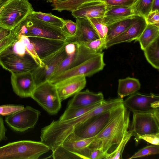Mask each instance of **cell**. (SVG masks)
Returning <instances> with one entry per match:
<instances>
[{
  "label": "cell",
  "instance_id": "obj_32",
  "mask_svg": "<svg viewBox=\"0 0 159 159\" xmlns=\"http://www.w3.org/2000/svg\"><path fill=\"white\" fill-rule=\"evenodd\" d=\"M52 152L51 157L54 159H82L79 155L69 151L61 145L57 147Z\"/></svg>",
  "mask_w": 159,
  "mask_h": 159
},
{
  "label": "cell",
  "instance_id": "obj_40",
  "mask_svg": "<svg viewBox=\"0 0 159 159\" xmlns=\"http://www.w3.org/2000/svg\"><path fill=\"white\" fill-rule=\"evenodd\" d=\"M23 105L18 104H5L0 106V116H8L23 109Z\"/></svg>",
  "mask_w": 159,
  "mask_h": 159
},
{
  "label": "cell",
  "instance_id": "obj_2",
  "mask_svg": "<svg viewBox=\"0 0 159 159\" xmlns=\"http://www.w3.org/2000/svg\"><path fill=\"white\" fill-rule=\"evenodd\" d=\"M12 30L16 35H22L28 37H42L67 41V38L61 28L38 19L32 14Z\"/></svg>",
  "mask_w": 159,
  "mask_h": 159
},
{
  "label": "cell",
  "instance_id": "obj_31",
  "mask_svg": "<svg viewBox=\"0 0 159 159\" xmlns=\"http://www.w3.org/2000/svg\"><path fill=\"white\" fill-rule=\"evenodd\" d=\"M32 14L38 19L61 28L64 25V20L53 15L51 13H45L34 11Z\"/></svg>",
  "mask_w": 159,
  "mask_h": 159
},
{
  "label": "cell",
  "instance_id": "obj_27",
  "mask_svg": "<svg viewBox=\"0 0 159 159\" xmlns=\"http://www.w3.org/2000/svg\"><path fill=\"white\" fill-rule=\"evenodd\" d=\"M102 0H67L52 3V10L61 12L64 11H71L75 10L81 6L91 2Z\"/></svg>",
  "mask_w": 159,
  "mask_h": 159
},
{
  "label": "cell",
  "instance_id": "obj_33",
  "mask_svg": "<svg viewBox=\"0 0 159 159\" xmlns=\"http://www.w3.org/2000/svg\"><path fill=\"white\" fill-rule=\"evenodd\" d=\"M79 155L84 159H106V155L99 149L87 147L82 149Z\"/></svg>",
  "mask_w": 159,
  "mask_h": 159
},
{
  "label": "cell",
  "instance_id": "obj_43",
  "mask_svg": "<svg viewBox=\"0 0 159 159\" xmlns=\"http://www.w3.org/2000/svg\"><path fill=\"white\" fill-rule=\"evenodd\" d=\"M147 24L159 27V11H157L150 12L145 18Z\"/></svg>",
  "mask_w": 159,
  "mask_h": 159
},
{
  "label": "cell",
  "instance_id": "obj_18",
  "mask_svg": "<svg viewBox=\"0 0 159 159\" xmlns=\"http://www.w3.org/2000/svg\"><path fill=\"white\" fill-rule=\"evenodd\" d=\"M84 76H79L54 84L61 101L80 92L85 86Z\"/></svg>",
  "mask_w": 159,
  "mask_h": 159
},
{
  "label": "cell",
  "instance_id": "obj_25",
  "mask_svg": "<svg viewBox=\"0 0 159 159\" xmlns=\"http://www.w3.org/2000/svg\"><path fill=\"white\" fill-rule=\"evenodd\" d=\"M159 37V27L147 23L145 28L135 41L139 42L141 49L143 50Z\"/></svg>",
  "mask_w": 159,
  "mask_h": 159
},
{
  "label": "cell",
  "instance_id": "obj_38",
  "mask_svg": "<svg viewBox=\"0 0 159 159\" xmlns=\"http://www.w3.org/2000/svg\"><path fill=\"white\" fill-rule=\"evenodd\" d=\"M103 18L97 17L89 19L97 31L100 38L105 39L107 32V28L103 21Z\"/></svg>",
  "mask_w": 159,
  "mask_h": 159
},
{
  "label": "cell",
  "instance_id": "obj_46",
  "mask_svg": "<svg viewBox=\"0 0 159 159\" xmlns=\"http://www.w3.org/2000/svg\"><path fill=\"white\" fill-rule=\"evenodd\" d=\"M11 31V30L0 28V41L7 36Z\"/></svg>",
  "mask_w": 159,
  "mask_h": 159
},
{
  "label": "cell",
  "instance_id": "obj_9",
  "mask_svg": "<svg viewBox=\"0 0 159 159\" xmlns=\"http://www.w3.org/2000/svg\"><path fill=\"white\" fill-rule=\"evenodd\" d=\"M129 130L135 137L146 134L159 133V114L134 112Z\"/></svg>",
  "mask_w": 159,
  "mask_h": 159
},
{
  "label": "cell",
  "instance_id": "obj_50",
  "mask_svg": "<svg viewBox=\"0 0 159 159\" xmlns=\"http://www.w3.org/2000/svg\"><path fill=\"white\" fill-rule=\"evenodd\" d=\"M2 0V1H4V2H5V1H7V0Z\"/></svg>",
  "mask_w": 159,
  "mask_h": 159
},
{
  "label": "cell",
  "instance_id": "obj_19",
  "mask_svg": "<svg viewBox=\"0 0 159 159\" xmlns=\"http://www.w3.org/2000/svg\"><path fill=\"white\" fill-rule=\"evenodd\" d=\"M107 6L102 1H97L86 4L72 11L71 15L75 18L88 19L103 18Z\"/></svg>",
  "mask_w": 159,
  "mask_h": 159
},
{
  "label": "cell",
  "instance_id": "obj_48",
  "mask_svg": "<svg viewBox=\"0 0 159 159\" xmlns=\"http://www.w3.org/2000/svg\"><path fill=\"white\" fill-rule=\"evenodd\" d=\"M46 0L47 2H52V3L64 1L67 0Z\"/></svg>",
  "mask_w": 159,
  "mask_h": 159
},
{
  "label": "cell",
  "instance_id": "obj_41",
  "mask_svg": "<svg viewBox=\"0 0 159 159\" xmlns=\"http://www.w3.org/2000/svg\"><path fill=\"white\" fill-rule=\"evenodd\" d=\"M136 0H102V1L109 7H131Z\"/></svg>",
  "mask_w": 159,
  "mask_h": 159
},
{
  "label": "cell",
  "instance_id": "obj_3",
  "mask_svg": "<svg viewBox=\"0 0 159 159\" xmlns=\"http://www.w3.org/2000/svg\"><path fill=\"white\" fill-rule=\"evenodd\" d=\"M50 148L41 141L23 140L0 147V159H38Z\"/></svg>",
  "mask_w": 159,
  "mask_h": 159
},
{
  "label": "cell",
  "instance_id": "obj_1",
  "mask_svg": "<svg viewBox=\"0 0 159 159\" xmlns=\"http://www.w3.org/2000/svg\"><path fill=\"white\" fill-rule=\"evenodd\" d=\"M129 122V112L123 103L88 147L101 150L107 157L116 148L127 132Z\"/></svg>",
  "mask_w": 159,
  "mask_h": 159
},
{
  "label": "cell",
  "instance_id": "obj_29",
  "mask_svg": "<svg viewBox=\"0 0 159 159\" xmlns=\"http://www.w3.org/2000/svg\"><path fill=\"white\" fill-rule=\"evenodd\" d=\"M16 35L18 42L24 47L26 52L32 57L39 66L43 67L44 63L37 55L34 46L29 38L22 35Z\"/></svg>",
  "mask_w": 159,
  "mask_h": 159
},
{
  "label": "cell",
  "instance_id": "obj_36",
  "mask_svg": "<svg viewBox=\"0 0 159 159\" xmlns=\"http://www.w3.org/2000/svg\"><path fill=\"white\" fill-rule=\"evenodd\" d=\"M159 145H151L146 146L139 150L129 159L142 157L148 155L158 154L159 153Z\"/></svg>",
  "mask_w": 159,
  "mask_h": 159
},
{
  "label": "cell",
  "instance_id": "obj_15",
  "mask_svg": "<svg viewBox=\"0 0 159 159\" xmlns=\"http://www.w3.org/2000/svg\"><path fill=\"white\" fill-rule=\"evenodd\" d=\"M147 24L145 17L136 15L133 23L125 31L106 42V48L116 44L136 40L145 28Z\"/></svg>",
  "mask_w": 159,
  "mask_h": 159
},
{
  "label": "cell",
  "instance_id": "obj_14",
  "mask_svg": "<svg viewBox=\"0 0 159 159\" xmlns=\"http://www.w3.org/2000/svg\"><path fill=\"white\" fill-rule=\"evenodd\" d=\"M11 73V83L15 93L21 98L31 97L36 87L31 72Z\"/></svg>",
  "mask_w": 159,
  "mask_h": 159
},
{
  "label": "cell",
  "instance_id": "obj_16",
  "mask_svg": "<svg viewBox=\"0 0 159 159\" xmlns=\"http://www.w3.org/2000/svg\"><path fill=\"white\" fill-rule=\"evenodd\" d=\"M28 38L41 61L57 52L68 42L61 40L42 37Z\"/></svg>",
  "mask_w": 159,
  "mask_h": 159
},
{
  "label": "cell",
  "instance_id": "obj_22",
  "mask_svg": "<svg viewBox=\"0 0 159 159\" xmlns=\"http://www.w3.org/2000/svg\"><path fill=\"white\" fill-rule=\"evenodd\" d=\"M95 137L83 139L72 133L65 139L61 145L69 151L79 155L82 149L88 147L94 139Z\"/></svg>",
  "mask_w": 159,
  "mask_h": 159
},
{
  "label": "cell",
  "instance_id": "obj_7",
  "mask_svg": "<svg viewBox=\"0 0 159 159\" xmlns=\"http://www.w3.org/2000/svg\"><path fill=\"white\" fill-rule=\"evenodd\" d=\"M0 65L11 73L32 72L39 66L26 52L19 54L8 50L0 56Z\"/></svg>",
  "mask_w": 159,
  "mask_h": 159
},
{
  "label": "cell",
  "instance_id": "obj_39",
  "mask_svg": "<svg viewBox=\"0 0 159 159\" xmlns=\"http://www.w3.org/2000/svg\"><path fill=\"white\" fill-rule=\"evenodd\" d=\"M68 39L74 36L77 30V25L71 20H64V25L61 28Z\"/></svg>",
  "mask_w": 159,
  "mask_h": 159
},
{
  "label": "cell",
  "instance_id": "obj_35",
  "mask_svg": "<svg viewBox=\"0 0 159 159\" xmlns=\"http://www.w3.org/2000/svg\"><path fill=\"white\" fill-rule=\"evenodd\" d=\"M107 42L105 39L99 38L84 43L85 46L98 53H101L106 48Z\"/></svg>",
  "mask_w": 159,
  "mask_h": 159
},
{
  "label": "cell",
  "instance_id": "obj_44",
  "mask_svg": "<svg viewBox=\"0 0 159 159\" xmlns=\"http://www.w3.org/2000/svg\"><path fill=\"white\" fill-rule=\"evenodd\" d=\"M78 43L76 42H68L65 46V49L67 55H70L75 52Z\"/></svg>",
  "mask_w": 159,
  "mask_h": 159
},
{
  "label": "cell",
  "instance_id": "obj_30",
  "mask_svg": "<svg viewBox=\"0 0 159 159\" xmlns=\"http://www.w3.org/2000/svg\"><path fill=\"white\" fill-rule=\"evenodd\" d=\"M153 0H136L131 8L135 15L145 18L151 12Z\"/></svg>",
  "mask_w": 159,
  "mask_h": 159
},
{
  "label": "cell",
  "instance_id": "obj_13",
  "mask_svg": "<svg viewBox=\"0 0 159 159\" xmlns=\"http://www.w3.org/2000/svg\"><path fill=\"white\" fill-rule=\"evenodd\" d=\"M100 54L97 53L89 49L84 45L78 43L75 52L71 55H67L63 60L50 78L77 66Z\"/></svg>",
  "mask_w": 159,
  "mask_h": 159
},
{
  "label": "cell",
  "instance_id": "obj_8",
  "mask_svg": "<svg viewBox=\"0 0 159 159\" xmlns=\"http://www.w3.org/2000/svg\"><path fill=\"white\" fill-rule=\"evenodd\" d=\"M119 106L79 124L74 128L72 133L83 139L95 137L107 125Z\"/></svg>",
  "mask_w": 159,
  "mask_h": 159
},
{
  "label": "cell",
  "instance_id": "obj_10",
  "mask_svg": "<svg viewBox=\"0 0 159 159\" xmlns=\"http://www.w3.org/2000/svg\"><path fill=\"white\" fill-rule=\"evenodd\" d=\"M123 104L133 112L159 114V97L152 93L145 95L136 92L123 101Z\"/></svg>",
  "mask_w": 159,
  "mask_h": 159
},
{
  "label": "cell",
  "instance_id": "obj_21",
  "mask_svg": "<svg viewBox=\"0 0 159 159\" xmlns=\"http://www.w3.org/2000/svg\"><path fill=\"white\" fill-rule=\"evenodd\" d=\"M135 15L131 7H109L103 17V21L106 26L124 18Z\"/></svg>",
  "mask_w": 159,
  "mask_h": 159
},
{
  "label": "cell",
  "instance_id": "obj_34",
  "mask_svg": "<svg viewBox=\"0 0 159 159\" xmlns=\"http://www.w3.org/2000/svg\"><path fill=\"white\" fill-rule=\"evenodd\" d=\"M132 136L133 135L132 133L128 131L116 148L110 154L106 159H122V154L124 148Z\"/></svg>",
  "mask_w": 159,
  "mask_h": 159
},
{
  "label": "cell",
  "instance_id": "obj_6",
  "mask_svg": "<svg viewBox=\"0 0 159 159\" xmlns=\"http://www.w3.org/2000/svg\"><path fill=\"white\" fill-rule=\"evenodd\" d=\"M104 53L82 63L50 78L48 81L54 84L79 76H89L102 70L105 66Z\"/></svg>",
  "mask_w": 159,
  "mask_h": 159
},
{
  "label": "cell",
  "instance_id": "obj_11",
  "mask_svg": "<svg viewBox=\"0 0 159 159\" xmlns=\"http://www.w3.org/2000/svg\"><path fill=\"white\" fill-rule=\"evenodd\" d=\"M40 111L27 106L22 109L7 116L5 121L14 130L23 132L34 127L40 115Z\"/></svg>",
  "mask_w": 159,
  "mask_h": 159
},
{
  "label": "cell",
  "instance_id": "obj_42",
  "mask_svg": "<svg viewBox=\"0 0 159 159\" xmlns=\"http://www.w3.org/2000/svg\"><path fill=\"white\" fill-rule=\"evenodd\" d=\"M143 139L150 143L155 145H159V133L150 134L139 136L136 142Z\"/></svg>",
  "mask_w": 159,
  "mask_h": 159
},
{
  "label": "cell",
  "instance_id": "obj_24",
  "mask_svg": "<svg viewBox=\"0 0 159 159\" xmlns=\"http://www.w3.org/2000/svg\"><path fill=\"white\" fill-rule=\"evenodd\" d=\"M141 84L138 79L130 77L118 80L117 93L119 98L131 95L136 92L140 88Z\"/></svg>",
  "mask_w": 159,
  "mask_h": 159
},
{
  "label": "cell",
  "instance_id": "obj_5",
  "mask_svg": "<svg viewBox=\"0 0 159 159\" xmlns=\"http://www.w3.org/2000/svg\"><path fill=\"white\" fill-rule=\"evenodd\" d=\"M31 98L51 115L56 114L61 108L56 87L48 80L36 86Z\"/></svg>",
  "mask_w": 159,
  "mask_h": 159
},
{
  "label": "cell",
  "instance_id": "obj_12",
  "mask_svg": "<svg viewBox=\"0 0 159 159\" xmlns=\"http://www.w3.org/2000/svg\"><path fill=\"white\" fill-rule=\"evenodd\" d=\"M65 46L57 52L42 60L44 66H39L31 72L36 86L48 80L58 66L67 57Z\"/></svg>",
  "mask_w": 159,
  "mask_h": 159
},
{
  "label": "cell",
  "instance_id": "obj_26",
  "mask_svg": "<svg viewBox=\"0 0 159 159\" xmlns=\"http://www.w3.org/2000/svg\"><path fill=\"white\" fill-rule=\"evenodd\" d=\"M88 107H68L57 121L59 122L65 121L80 116L97 107L102 104L105 101Z\"/></svg>",
  "mask_w": 159,
  "mask_h": 159
},
{
  "label": "cell",
  "instance_id": "obj_37",
  "mask_svg": "<svg viewBox=\"0 0 159 159\" xmlns=\"http://www.w3.org/2000/svg\"><path fill=\"white\" fill-rule=\"evenodd\" d=\"M18 41L17 38L12 30L6 37L0 41V56Z\"/></svg>",
  "mask_w": 159,
  "mask_h": 159
},
{
  "label": "cell",
  "instance_id": "obj_20",
  "mask_svg": "<svg viewBox=\"0 0 159 159\" xmlns=\"http://www.w3.org/2000/svg\"><path fill=\"white\" fill-rule=\"evenodd\" d=\"M105 100L102 93H94L87 89L75 94L69 101L68 107H88Z\"/></svg>",
  "mask_w": 159,
  "mask_h": 159
},
{
  "label": "cell",
  "instance_id": "obj_49",
  "mask_svg": "<svg viewBox=\"0 0 159 159\" xmlns=\"http://www.w3.org/2000/svg\"><path fill=\"white\" fill-rule=\"evenodd\" d=\"M5 2L0 0V8L2 7Z\"/></svg>",
  "mask_w": 159,
  "mask_h": 159
},
{
  "label": "cell",
  "instance_id": "obj_47",
  "mask_svg": "<svg viewBox=\"0 0 159 159\" xmlns=\"http://www.w3.org/2000/svg\"><path fill=\"white\" fill-rule=\"evenodd\" d=\"M159 10V0H153L152 3L151 12L158 11Z\"/></svg>",
  "mask_w": 159,
  "mask_h": 159
},
{
  "label": "cell",
  "instance_id": "obj_23",
  "mask_svg": "<svg viewBox=\"0 0 159 159\" xmlns=\"http://www.w3.org/2000/svg\"><path fill=\"white\" fill-rule=\"evenodd\" d=\"M131 16L120 19L107 25V32L105 40L107 41L125 31L133 22L135 16Z\"/></svg>",
  "mask_w": 159,
  "mask_h": 159
},
{
  "label": "cell",
  "instance_id": "obj_28",
  "mask_svg": "<svg viewBox=\"0 0 159 159\" xmlns=\"http://www.w3.org/2000/svg\"><path fill=\"white\" fill-rule=\"evenodd\" d=\"M148 62L155 68L159 69V37L143 50Z\"/></svg>",
  "mask_w": 159,
  "mask_h": 159
},
{
  "label": "cell",
  "instance_id": "obj_17",
  "mask_svg": "<svg viewBox=\"0 0 159 159\" xmlns=\"http://www.w3.org/2000/svg\"><path fill=\"white\" fill-rule=\"evenodd\" d=\"M77 30L73 37L68 39V42H76L84 43L100 38L94 25L89 19L76 18Z\"/></svg>",
  "mask_w": 159,
  "mask_h": 159
},
{
  "label": "cell",
  "instance_id": "obj_45",
  "mask_svg": "<svg viewBox=\"0 0 159 159\" xmlns=\"http://www.w3.org/2000/svg\"><path fill=\"white\" fill-rule=\"evenodd\" d=\"M6 130L4 125L3 119L0 116V142L6 139L5 134Z\"/></svg>",
  "mask_w": 159,
  "mask_h": 159
},
{
  "label": "cell",
  "instance_id": "obj_4",
  "mask_svg": "<svg viewBox=\"0 0 159 159\" xmlns=\"http://www.w3.org/2000/svg\"><path fill=\"white\" fill-rule=\"evenodd\" d=\"M34 11L28 0H7L0 8V28L12 30Z\"/></svg>",
  "mask_w": 159,
  "mask_h": 159
}]
</instances>
